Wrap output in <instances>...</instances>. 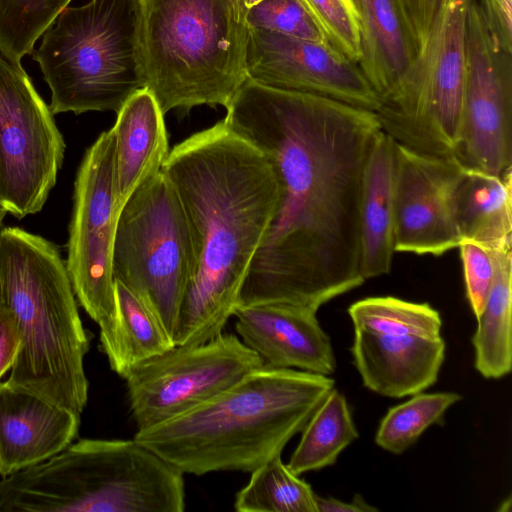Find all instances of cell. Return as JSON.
Listing matches in <instances>:
<instances>
[{"label": "cell", "instance_id": "obj_1", "mask_svg": "<svg viewBox=\"0 0 512 512\" xmlns=\"http://www.w3.org/2000/svg\"><path fill=\"white\" fill-rule=\"evenodd\" d=\"M225 109L224 122L265 154L279 183L238 305L317 311L363 284L359 208L365 163L382 130L375 112L248 78Z\"/></svg>", "mask_w": 512, "mask_h": 512}, {"label": "cell", "instance_id": "obj_2", "mask_svg": "<svg viewBox=\"0 0 512 512\" xmlns=\"http://www.w3.org/2000/svg\"><path fill=\"white\" fill-rule=\"evenodd\" d=\"M161 172L182 205L193 267L173 335L198 345L222 333L273 219L279 183L271 161L224 120L170 150Z\"/></svg>", "mask_w": 512, "mask_h": 512}, {"label": "cell", "instance_id": "obj_3", "mask_svg": "<svg viewBox=\"0 0 512 512\" xmlns=\"http://www.w3.org/2000/svg\"><path fill=\"white\" fill-rule=\"evenodd\" d=\"M334 387L327 375L262 367L134 438L183 474L252 472L281 455Z\"/></svg>", "mask_w": 512, "mask_h": 512}, {"label": "cell", "instance_id": "obj_4", "mask_svg": "<svg viewBox=\"0 0 512 512\" xmlns=\"http://www.w3.org/2000/svg\"><path fill=\"white\" fill-rule=\"evenodd\" d=\"M75 297L54 243L19 227H0V304L14 314L21 336L6 383L81 414L90 341Z\"/></svg>", "mask_w": 512, "mask_h": 512}, {"label": "cell", "instance_id": "obj_5", "mask_svg": "<svg viewBox=\"0 0 512 512\" xmlns=\"http://www.w3.org/2000/svg\"><path fill=\"white\" fill-rule=\"evenodd\" d=\"M145 88L164 114L226 107L247 79L249 26L234 0H139Z\"/></svg>", "mask_w": 512, "mask_h": 512}, {"label": "cell", "instance_id": "obj_6", "mask_svg": "<svg viewBox=\"0 0 512 512\" xmlns=\"http://www.w3.org/2000/svg\"><path fill=\"white\" fill-rule=\"evenodd\" d=\"M51 91V112L117 111L145 88L139 0L68 6L33 52Z\"/></svg>", "mask_w": 512, "mask_h": 512}, {"label": "cell", "instance_id": "obj_7", "mask_svg": "<svg viewBox=\"0 0 512 512\" xmlns=\"http://www.w3.org/2000/svg\"><path fill=\"white\" fill-rule=\"evenodd\" d=\"M471 1L440 0L417 55L379 96L375 114L381 129L418 153L453 157L463 107Z\"/></svg>", "mask_w": 512, "mask_h": 512}, {"label": "cell", "instance_id": "obj_8", "mask_svg": "<svg viewBox=\"0 0 512 512\" xmlns=\"http://www.w3.org/2000/svg\"><path fill=\"white\" fill-rule=\"evenodd\" d=\"M112 266L114 280L148 307L173 341L193 253L182 205L161 171L138 187L121 209Z\"/></svg>", "mask_w": 512, "mask_h": 512}, {"label": "cell", "instance_id": "obj_9", "mask_svg": "<svg viewBox=\"0 0 512 512\" xmlns=\"http://www.w3.org/2000/svg\"><path fill=\"white\" fill-rule=\"evenodd\" d=\"M118 216L111 128L85 151L77 170L65 262L76 298L100 331L116 314L112 257Z\"/></svg>", "mask_w": 512, "mask_h": 512}, {"label": "cell", "instance_id": "obj_10", "mask_svg": "<svg viewBox=\"0 0 512 512\" xmlns=\"http://www.w3.org/2000/svg\"><path fill=\"white\" fill-rule=\"evenodd\" d=\"M65 147L26 71L0 53V205L7 213L21 219L42 210Z\"/></svg>", "mask_w": 512, "mask_h": 512}, {"label": "cell", "instance_id": "obj_11", "mask_svg": "<svg viewBox=\"0 0 512 512\" xmlns=\"http://www.w3.org/2000/svg\"><path fill=\"white\" fill-rule=\"evenodd\" d=\"M263 367L233 334L198 345H175L136 365L124 378L138 430L180 416Z\"/></svg>", "mask_w": 512, "mask_h": 512}, {"label": "cell", "instance_id": "obj_12", "mask_svg": "<svg viewBox=\"0 0 512 512\" xmlns=\"http://www.w3.org/2000/svg\"><path fill=\"white\" fill-rule=\"evenodd\" d=\"M453 157L465 169L502 175L512 169V53L472 0L466 19V77Z\"/></svg>", "mask_w": 512, "mask_h": 512}, {"label": "cell", "instance_id": "obj_13", "mask_svg": "<svg viewBox=\"0 0 512 512\" xmlns=\"http://www.w3.org/2000/svg\"><path fill=\"white\" fill-rule=\"evenodd\" d=\"M247 78L261 85L332 99L376 112L379 96L360 67L329 44L249 27Z\"/></svg>", "mask_w": 512, "mask_h": 512}, {"label": "cell", "instance_id": "obj_14", "mask_svg": "<svg viewBox=\"0 0 512 512\" xmlns=\"http://www.w3.org/2000/svg\"><path fill=\"white\" fill-rule=\"evenodd\" d=\"M463 169L454 157L418 153L396 142L395 252L440 256L459 246L452 194Z\"/></svg>", "mask_w": 512, "mask_h": 512}, {"label": "cell", "instance_id": "obj_15", "mask_svg": "<svg viewBox=\"0 0 512 512\" xmlns=\"http://www.w3.org/2000/svg\"><path fill=\"white\" fill-rule=\"evenodd\" d=\"M316 312L289 304H254L238 305L233 316L241 341L260 357L263 367L329 376L336 360Z\"/></svg>", "mask_w": 512, "mask_h": 512}, {"label": "cell", "instance_id": "obj_16", "mask_svg": "<svg viewBox=\"0 0 512 512\" xmlns=\"http://www.w3.org/2000/svg\"><path fill=\"white\" fill-rule=\"evenodd\" d=\"M80 414L0 382V475L58 454L75 439Z\"/></svg>", "mask_w": 512, "mask_h": 512}, {"label": "cell", "instance_id": "obj_17", "mask_svg": "<svg viewBox=\"0 0 512 512\" xmlns=\"http://www.w3.org/2000/svg\"><path fill=\"white\" fill-rule=\"evenodd\" d=\"M445 349L441 336L382 335L354 329L351 353L365 387L400 398L423 392L437 381Z\"/></svg>", "mask_w": 512, "mask_h": 512}, {"label": "cell", "instance_id": "obj_18", "mask_svg": "<svg viewBox=\"0 0 512 512\" xmlns=\"http://www.w3.org/2000/svg\"><path fill=\"white\" fill-rule=\"evenodd\" d=\"M396 141L381 130L365 163L359 208L360 271L366 279L390 272L395 232Z\"/></svg>", "mask_w": 512, "mask_h": 512}, {"label": "cell", "instance_id": "obj_19", "mask_svg": "<svg viewBox=\"0 0 512 512\" xmlns=\"http://www.w3.org/2000/svg\"><path fill=\"white\" fill-rule=\"evenodd\" d=\"M164 115L147 88L134 92L117 111L112 130L119 213L132 193L161 171L170 152Z\"/></svg>", "mask_w": 512, "mask_h": 512}, {"label": "cell", "instance_id": "obj_20", "mask_svg": "<svg viewBox=\"0 0 512 512\" xmlns=\"http://www.w3.org/2000/svg\"><path fill=\"white\" fill-rule=\"evenodd\" d=\"M360 27L361 71L378 96L401 76L419 44L401 0H348Z\"/></svg>", "mask_w": 512, "mask_h": 512}, {"label": "cell", "instance_id": "obj_21", "mask_svg": "<svg viewBox=\"0 0 512 512\" xmlns=\"http://www.w3.org/2000/svg\"><path fill=\"white\" fill-rule=\"evenodd\" d=\"M452 211L462 240L492 251L512 249V169L493 175L464 168L453 190Z\"/></svg>", "mask_w": 512, "mask_h": 512}, {"label": "cell", "instance_id": "obj_22", "mask_svg": "<svg viewBox=\"0 0 512 512\" xmlns=\"http://www.w3.org/2000/svg\"><path fill=\"white\" fill-rule=\"evenodd\" d=\"M115 294V319L100 331V343L110 368L125 378L136 365L175 345L148 307L118 281Z\"/></svg>", "mask_w": 512, "mask_h": 512}, {"label": "cell", "instance_id": "obj_23", "mask_svg": "<svg viewBox=\"0 0 512 512\" xmlns=\"http://www.w3.org/2000/svg\"><path fill=\"white\" fill-rule=\"evenodd\" d=\"M496 270L472 338L475 368L486 379H499L512 368V249L495 251Z\"/></svg>", "mask_w": 512, "mask_h": 512}, {"label": "cell", "instance_id": "obj_24", "mask_svg": "<svg viewBox=\"0 0 512 512\" xmlns=\"http://www.w3.org/2000/svg\"><path fill=\"white\" fill-rule=\"evenodd\" d=\"M287 464L297 474L333 465L339 454L358 438L345 396L335 387L315 409Z\"/></svg>", "mask_w": 512, "mask_h": 512}, {"label": "cell", "instance_id": "obj_25", "mask_svg": "<svg viewBox=\"0 0 512 512\" xmlns=\"http://www.w3.org/2000/svg\"><path fill=\"white\" fill-rule=\"evenodd\" d=\"M249 482L236 495L239 512H318L311 486L273 457L253 470Z\"/></svg>", "mask_w": 512, "mask_h": 512}, {"label": "cell", "instance_id": "obj_26", "mask_svg": "<svg viewBox=\"0 0 512 512\" xmlns=\"http://www.w3.org/2000/svg\"><path fill=\"white\" fill-rule=\"evenodd\" d=\"M354 329L382 335L441 336L442 319L428 303L392 296L368 297L348 308Z\"/></svg>", "mask_w": 512, "mask_h": 512}, {"label": "cell", "instance_id": "obj_27", "mask_svg": "<svg viewBox=\"0 0 512 512\" xmlns=\"http://www.w3.org/2000/svg\"><path fill=\"white\" fill-rule=\"evenodd\" d=\"M461 399L454 392L415 394L387 411L378 426L375 443L390 453H403L428 427L443 425L446 411Z\"/></svg>", "mask_w": 512, "mask_h": 512}, {"label": "cell", "instance_id": "obj_28", "mask_svg": "<svg viewBox=\"0 0 512 512\" xmlns=\"http://www.w3.org/2000/svg\"><path fill=\"white\" fill-rule=\"evenodd\" d=\"M72 0H0V53L22 66L37 40Z\"/></svg>", "mask_w": 512, "mask_h": 512}, {"label": "cell", "instance_id": "obj_29", "mask_svg": "<svg viewBox=\"0 0 512 512\" xmlns=\"http://www.w3.org/2000/svg\"><path fill=\"white\" fill-rule=\"evenodd\" d=\"M245 19L250 28L329 44L301 0H262L247 10Z\"/></svg>", "mask_w": 512, "mask_h": 512}, {"label": "cell", "instance_id": "obj_30", "mask_svg": "<svg viewBox=\"0 0 512 512\" xmlns=\"http://www.w3.org/2000/svg\"><path fill=\"white\" fill-rule=\"evenodd\" d=\"M329 44L358 65L361 52L360 27L348 0H301Z\"/></svg>", "mask_w": 512, "mask_h": 512}, {"label": "cell", "instance_id": "obj_31", "mask_svg": "<svg viewBox=\"0 0 512 512\" xmlns=\"http://www.w3.org/2000/svg\"><path fill=\"white\" fill-rule=\"evenodd\" d=\"M458 247L463 266L466 297L477 318L485 306L493 284L496 270L495 251L464 239Z\"/></svg>", "mask_w": 512, "mask_h": 512}, {"label": "cell", "instance_id": "obj_32", "mask_svg": "<svg viewBox=\"0 0 512 512\" xmlns=\"http://www.w3.org/2000/svg\"><path fill=\"white\" fill-rule=\"evenodd\" d=\"M479 2L494 38L504 50L512 53V0Z\"/></svg>", "mask_w": 512, "mask_h": 512}, {"label": "cell", "instance_id": "obj_33", "mask_svg": "<svg viewBox=\"0 0 512 512\" xmlns=\"http://www.w3.org/2000/svg\"><path fill=\"white\" fill-rule=\"evenodd\" d=\"M20 343V331L14 314L0 304V380L12 368Z\"/></svg>", "mask_w": 512, "mask_h": 512}, {"label": "cell", "instance_id": "obj_34", "mask_svg": "<svg viewBox=\"0 0 512 512\" xmlns=\"http://www.w3.org/2000/svg\"><path fill=\"white\" fill-rule=\"evenodd\" d=\"M414 31L425 35L434 19L440 0H401Z\"/></svg>", "mask_w": 512, "mask_h": 512}, {"label": "cell", "instance_id": "obj_35", "mask_svg": "<svg viewBox=\"0 0 512 512\" xmlns=\"http://www.w3.org/2000/svg\"><path fill=\"white\" fill-rule=\"evenodd\" d=\"M318 512H372L378 509L369 505L361 495H355L351 502H344L331 496L322 497L316 494Z\"/></svg>", "mask_w": 512, "mask_h": 512}, {"label": "cell", "instance_id": "obj_36", "mask_svg": "<svg viewBox=\"0 0 512 512\" xmlns=\"http://www.w3.org/2000/svg\"><path fill=\"white\" fill-rule=\"evenodd\" d=\"M262 0H244V7L246 9V12L248 9H250L255 4L259 3Z\"/></svg>", "mask_w": 512, "mask_h": 512}, {"label": "cell", "instance_id": "obj_37", "mask_svg": "<svg viewBox=\"0 0 512 512\" xmlns=\"http://www.w3.org/2000/svg\"><path fill=\"white\" fill-rule=\"evenodd\" d=\"M239 7V9L245 14L246 16V9L244 7V0H234Z\"/></svg>", "mask_w": 512, "mask_h": 512}, {"label": "cell", "instance_id": "obj_38", "mask_svg": "<svg viewBox=\"0 0 512 512\" xmlns=\"http://www.w3.org/2000/svg\"><path fill=\"white\" fill-rule=\"evenodd\" d=\"M6 214H7V212L0 205V225H2L3 219Z\"/></svg>", "mask_w": 512, "mask_h": 512}, {"label": "cell", "instance_id": "obj_39", "mask_svg": "<svg viewBox=\"0 0 512 512\" xmlns=\"http://www.w3.org/2000/svg\"><path fill=\"white\" fill-rule=\"evenodd\" d=\"M0 227H2V225H0Z\"/></svg>", "mask_w": 512, "mask_h": 512}]
</instances>
